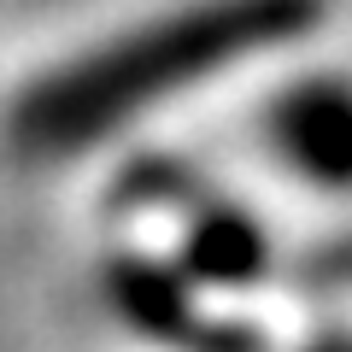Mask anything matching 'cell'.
<instances>
[{
    "label": "cell",
    "mask_w": 352,
    "mask_h": 352,
    "mask_svg": "<svg viewBox=\"0 0 352 352\" xmlns=\"http://www.w3.org/2000/svg\"><path fill=\"white\" fill-rule=\"evenodd\" d=\"M323 18L329 0H176L30 76L12 94V147L30 164H65L235 65L294 53Z\"/></svg>",
    "instance_id": "obj_1"
},
{
    "label": "cell",
    "mask_w": 352,
    "mask_h": 352,
    "mask_svg": "<svg viewBox=\"0 0 352 352\" xmlns=\"http://www.w3.org/2000/svg\"><path fill=\"white\" fill-rule=\"evenodd\" d=\"M258 147L294 188L346 200L352 194V71L305 65L282 76L258 106Z\"/></svg>",
    "instance_id": "obj_2"
},
{
    "label": "cell",
    "mask_w": 352,
    "mask_h": 352,
    "mask_svg": "<svg viewBox=\"0 0 352 352\" xmlns=\"http://www.w3.org/2000/svg\"><path fill=\"white\" fill-rule=\"evenodd\" d=\"M170 252L206 300L252 294L276 270V235H270V223L247 200H217V194H188L182 200V229H176Z\"/></svg>",
    "instance_id": "obj_3"
},
{
    "label": "cell",
    "mask_w": 352,
    "mask_h": 352,
    "mask_svg": "<svg viewBox=\"0 0 352 352\" xmlns=\"http://www.w3.org/2000/svg\"><path fill=\"white\" fill-rule=\"evenodd\" d=\"M106 305L124 317L129 329L141 335H159V340H176V335H200V305L206 294L194 288V276L176 264V252H112L106 258Z\"/></svg>",
    "instance_id": "obj_4"
}]
</instances>
